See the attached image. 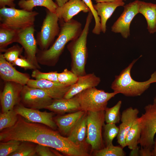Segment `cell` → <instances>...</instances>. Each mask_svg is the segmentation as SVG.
I'll use <instances>...</instances> for the list:
<instances>
[{
	"label": "cell",
	"instance_id": "1",
	"mask_svg": "<svg viewBox=\"0 0 156 156\" xmlns=\"http://www.w3.org/2000/svg\"><path fill=\"white\" fill-rule=\"evenodd\" d=\"M44 124L30 122L18 115L16 124L12 127L0 131V141L10 140L27 141L53 148L64 155L82 156L84 147L75 144L67 137Z\"/></svg>",
	"mask_w": 156,
	"mask_h": 156
},
{
	"label": "cell",
	"instance_id": "2",
	"mask_svg": "<svg viewBox=\"0 0 156 156\" xmlns=\"http://www.w3.org/2000/svg\"><path fill=\"white\" fill-rule=\"evenodd\" d=\"M60 21L62 22L60 31L55 41L46 50L38 49L36 56L39 64L49 66H55L66 44L78 37L82 30L81 24L77 20L72 19L67 22Z\"/></svg>",
	"mask_w": 156,
	"mask_h": 156
},
{
	"label": "cell",
	"instance_id": "3",
	"mask_svg": "<svg viewBox=\"0 0 156 156\" xmlns=\"http://www.w3.org/2000/svg\"><path fill=\"white\" fill-rule=\"evenodd\" d=\"M93 17L90 11L88 12L85 25L81 34L77 38L70 41L67 46L71 59V70L78 76L87 74L85 67L88 57L87 39Z\"/></svg>",
	"mask_w": 156,
	"mask_h": 156
},
{
	"label": "cell",
	"instance_id": "4",
	"mask_svg": "<svg viewBox=\"0 0 156 156\" xmlns=\"http://www.w3.org/2000/svg\"><path fill=\"white\" fill-rule=\"evenodd\" d=\"M138 59L133 60L119 75L115 76L111 86L114 92L127 96L134 97L141 95L150 87L151 83L149 80L144 82L137 81L131 76V68Z\"/></svg>",
	"mask_w": 156,
	"mask_h": 156
},
{
	"label": "cell",
	"instance_id": "5",
	"mask_svg": "<svg viewBox=\"0 0 156 156\" xmlns=\"http://www.w3.org/2000/svg\"><path fill=\"white\" fill-rule=\"evenodd\" d=\"M38 12L15 8L4 7L0 9V27L21 30L34 25Z\"/></svg>",
	"mask_w": 156,
	"mask_h": 156
},
{
	"label": "cell",
	"instance_id": "6",
	"mask_svg": "<svg viewBox=\"0 0 156 156\" xmlns=\"http://www.w3.org/2000/svg\"><path fill=\"white\" fill-rule=\"evenodd\" d=\"M118 94L107 92L95 87L87 89L75 96L80 105L81 110L87 112L105 111L108 101Z\"/></svg>",
	"mask_w": 156,
	"mask_h": 156
},
{
	"label": "cell",
	"instance_id": "7",
	"mask_svg": "<svg viewBox=\"0 0 156 156\" xmlns=\"http://www.w3.org/2000/svg\"><path fill=\"white\" fill-rule=\"evenodd\" d=\"M144 109V113L138 118L141 128L138 144L152 150L156 133V103L148 104Z\"/></svg>",
	"mask_w": 156,
	"mask_h": 156
},
{
	"label": "cell",
	"instance_id": "8",
	"mask_svg": "<svg viewBox=\"0 0 156 156\" xmlns=\"http://www.w3.org/2000/svg\"><path fill=\"white\" fill-rule=\"evenodd\" d=\"M105 111L87 112V133L85 141L94 151L105 147L102 134L105 121Z\"/></svg>",
	"mask_w": 156,
	"mask_h": 156
},
{
	"label": "cell",
	"instance_id": "9",
	"mask_svg": "<svg viewBox=\"0 0 156 156\" xmlns=\"http://www.w3.org/2000/svg\"><path fill=\"white\" fill-rule=\"evenodd\" d=\"M59 19L55 13L47 9L41 30L37 34L36 41L40 50L48 49L53 43L55 38L60 31Z\"/></svg>",
	"mask_w": 156,
	"mask_h": 156
},
{
	"label": "cell",
	"instance_id": "10",
	"mask_svg": "<svg viewBox=\"0 0 156 156\" xmlns=\"http://www.w3.org/2000/svg\"><path fill=\"white\" fill-rule=\"evenodd\" d=\"M53 100L42 90L26 85L21 92L20 103L26 107L39 109H45Z\"/></svg>",
	"mask_w": 156,
	"mask_h": 156
},
{
	"label": "cell",
	"instance_id": "11",
	"mask_svg": "<svg viewBox=\"0 0 156 156\" xmlns=\"http://www.w3.org/2000/svg\"><path fill=\"white\" fill-rule=\"evenodd\" d=\"M139 1L135 0L123 6V12L111 27L112 32L120 34L125 38L129 36L130 24L135 16L139 13Z\"/></svg>",
	"mask_w": 156,
	"mask_h": 156
},
{
	"label": "cell",
	"instance_id": "12",
	"mask_svg": "<svg viewBox=\"0 0 156 156\" xmlns=\"http://www.w3.org/2000/svg\"><path fill=\"white\" fill-rule=\"evenodd\" d=\"M35 31L34 25L20 30L16 42L20 44L24 49L25 57L39 69L41 67L36 56L38 49L34 36Z\"/></svg>",
	"mask_w": 156,
	"mask_h": 156
},
{
	"label": "cell",
	"instance_id": "13",
	"mask_svg": "<svg viewBox=\"0 0 156 156\" xmlns=\"http://www.w3.org/2000/svg\"><path fill=\"white\" fill-rule=\"evenodd\" d=\"M14 108L18 115L30 122L44 124L53 129L57 127L53 119V112H41L37 109L27 108L21 103Z\"/></svg>",
	"mask_w": 156,
	"mask_h": 156
},
{
	"label": "cell",
	"instance_id": "14",
	"mask_svg": "<svg viewBox=\"0 0 156 156\" xmlns=\"http://www.w3.org/2000/svg\"><path fill=\"white\" fill-rule=\"evenodd\" d=\"M23 86L14 82H5L3 90L0 94L1 113L14 109L20 103Z\"/></svg>",
	"mask_w": 156,
	"mask_h": 156
},
{
	"label": "cell",
	"instance_id": "15",
	"mask_svg": "<svg viewBox=\"0 0 156 156\" xmlns=\"http://www.w3.org/2000/svg\"><path fill=\"white\" fill-rule=\"evenodd\" d=\"M27 85L42 90L53 99L63 98L71 86L59 82L30 79L28 81Z\"/></svg>",
	"mask_w": 156,
	"mask_h": 156
},
{
	"label": "cell",
	"instance_id": "16",
	"mask_svg": "<svg viewBox=\"0 0 156 156\" xmlns=\"http://www.w3.org/2000/svg\"><path fill=\"white\" fill-rule=\"evenodd\" d=\"M0 75L5 82H14L23 86L27 85L30 79L29 74L17 70L11 63L6 60L2 53L0 55Z\"/></svg>",
	"mask_w": 156,
	"mask_h": 156
},
{
	"label": "cell",
	"instance_id": "17",
	"mask_svg": "<svg viewBox=\"0 0 156 156\" xmlns=\"http://www.w3.org/2000/svg\"><path fill=\"white\" fill-rule=\"evenodd\" d=\"M90 10L82 0H68L57 8L55 13L59 20L67 22L81 12H89Z\"/></svg>",
	"mask_w": 156,
	"mask_h": 156
},
{
	"label": "cell",
	"instance_id": "18",
	"mask_svg": "<svg viewBox=\"0 0 156 156\" xmlns=\"http://www.w3.org/2000/svg\"><path fill=\"white\" fill-rule=\"evenodd\" d=\"M139 113V111L137 108L132 107L126 109L122 112L120 118L121 123L119 127V131L117 140L118 143L123 148L126 146V136L138 118Z\"/></svg>",
	"mask_w": 156,
	"mask_h": 156
},
{
	"label": "cell",
	"instance_id": "19",
	"mask_svg": "<svg viewBox=\"0 0 156 156\" xmlns=\"http://www.w3.org/2000/svg\"><path fill=\"white\" fill-rule=\"evenodd\" d=\"M100 81V78L96 76L94 73L78 76L76 82L71 86L63 98L65 99L71 98L87 89L96 87Z\"/></svg>",
	"mask_w": 156,
	"mask_h": 156
},
{
	"label": "cell",
	"instance_id": "20",
	"mask_svg": "<svg viewBox=\"0 0 156 156\" xmlns=\"http://www.w3.org/2000/svg\"><path fill=\"white\" fill-rule=\"evenodd\" d=\"M125 3L123 0L113 2L97 3L93 5L98 15L100 17L101 32L105 33L106 31V23L116 8L123 6Z\"/></svg>",
	"mask_w": 156,
	"mask_h": 156
},
{
	"label": "cell",
	"instance_id": "21",
	"mask_svg": "<svg viewBox=\"0 0 156 156\" xmlns=\"http://www.w3.org/2000/svg\"><path fill=\"white\" fill-rule=\"evenodd\" d=\"M45 109L60 114L81 110L80 105L75 96L69 99H53L51 103Z\"/></svg>",
	"mask_w": 156,
	"mask_h": 156
},
{
	"label": "cell",
	"instance_id": "22",
	"mask_svg": "<svg viewBox=\"0 0 156 156\" xmlns=\"http://www.w3.org/2000/svg\"><path fill=\"white\" fill-rule=\"evenodd\" d=\"M86 112L80 110L56 118L55 121L61 133L64 135H68Z\"/></svg>",
	"mask_w": 156,
	"mask_h": 156
},
{
	"label": "cell",
	"instance_id": "23",
	"mask_svg": "<svg viewBox=\"0 0 156 156\" xmlns=\"http://www.w3.org/2000/svg\"><path fill=\"white\" fill-rule=\"evenodd\" d=\"M138 11L145 18L150 34L156 32V4L139 1Z\"/></svg>",
	"mask_w": 156,
	"mask_h": 156
},
{
	"label": "cell",
	"instance_id": "24",
	"mask_svg": "<svg viewBox=\"0 0 156 156\" xmlns=\"http://www.w3.org/2000/svg\"><path fill=\"white\" fill-rule=\"evenodd\" d=\"M86 116V112L73 127L67 137L77 145H85L87 133Z\"/></svg>",
	"mask_w": 156,
	"mask_h": 156
},
{
	"label": "cell",
	"instance_id": "25",
	"mask_svg": "<svg viewBox=\"0 0 156 156\" xmlns=\"http://www.w3.org/2000/svg\"><path fill=\"white\" fill-rule=\"evenodd\" d=\"M18 5L20 8L28 11H32L35 7L42 6L55 13L58 7L53 0H20Z\"/></svg>",
	"mask_w": 156,
	"mask_h": 156
},
{
	"label": "cell",
	"instance_id": "26",
	"mask_svg": "<svg viewBox=\"0 0 156 156\" xmlns=\"http://www.w3.org/2000/svg\"><path fill=\"white\" fill-rule=\"evenodd\" d=\"M141 133V128L138 117L126 136L125 143L129 148L131 150L138 146Z\"/></svg>",
	"mask_w": 156,
	"mask_h": 156
},
{
	"label": "cell",
	"instance_id": "27",
	"mask_svg": "<svg viewBox=\"0 0 156 156\" xmlns=\"http://www.w3.org/2000/svg\"><path fill=\"white\" fill-rule=\"evenodd\" d=\"M0 27V50L3 52L9 45L16 42L19 31Z\"/></svg>",
	"mask_w": 156,
	"mask_h": 156
},
{
	"label": "cell",
	"instance_id": "28",
	"mask_svg": "<svg viewBox=\"0 0 156 156\" xmlns=\"http://www.w3.org/2000/svg\"><path fill=\"white\" fill-rule=\"evenodd\" d=\"M34 143L27 141H21L17 149L9 156H36V146Z\"/></svg>",
	"mask_w": 156,
	"mask_h": 156
},
{
	"label": "cell",
	"instance_id": "29",
	"mask_svg": "<svg viewBox=\"0 0 156 156\" xmlns=\"http://www.w3.org/2000/svg\"><path fill=\"white\" fill-rule=\"evenodd\" d=\"M18 115L14 108L0 114V131L11 127L16 123Z\"/></svg>",
	"mask_w": 156,
	"mask_h": 156
},
{
	"label": "cell",
	"instance_id": "30",
	"mask_svg": "<svg viewBox=\"0 0 156 156\" xmlns=\"http://www.w3.org/2000/svg\"><path fill=\"white\" fill-rule=\"evenodd\" d=\"M122 101H119L114 106L107 107L105 110V120L107 123L116 124L119 122L121 117L120 109Z\"/></svg>",
	"mask_w": 156,
	"mask_h": 156
},
{
	"label": "cell",
	"instance_id": "31",
	"mask_svg": "<svg viewBox=\"0 0 156 156\" xmlns=\"http://www.w3.org/2000/svg\"><path fill=\"white\" fill-rule=\"evenodd\" d=\"M103 127L104 129L103 138L105 146L113 145V140L117 137L119 133V127L116 126V124L113 123L104 124Z\"/></svg>",
	"mask_w": 156,
	"mask_h": 156
},
{
	"label": "cell",
	"instance_id": "32",
	"mask_svg": "<svg viewBox=\"0 0 156 156\" xmlns=\"http://www.w3.org/2000/svg\"><path fill=\"white\" fill-rule=\"evenodd\" d=\"M94 155L96 156H124L126 153L120 146H114L112 145L94 151Z\"/></svg>",
	"mask_w": 156,
	"mask_h": 156
},
{
	"label": "cell",
	"instance_id": "33",
	"mask_svg": "<svg viewBox=\"0 0 156 156\" xmlns=\"http://www.w3.org/2000/svg\"><path fill=\"white\" fill-rule=\"evenodd\" d=\"M21 142L13 140L1 142L0 143V156H9L17 149Z\"/></svg>",
	"mask_w": 156,
	"mask_h": 156
},
{
	"label": "cell",
	"instance_id": "34",
	"mask_svg": "<svg viewBox=\"0 0 156 156\" xmlns=\"http://www.w3.org/2000/svg\"><path fill=\"white\" fill-rule=\"evenodd\" d=\"M58 81L68 86H72L77 81L78 76L72 71L65 68L61 73L57 75Z\"/></svg>",
	"mask_w": 156,
	"mask_h": 156
},
{
	"label": "cell",
	"instance_id": "35",
	"mask_svg": "<svg viewBox=\"0 0 156 156\" xmlns=\"http://www.w3.org/2000/svg\"><path fill=\"white\" fill-rule=\"evenodd\" d=\"M23 49L22 47L16 44L6 49L3 55L6 60L12 64L21 55Z\"/></svg>",
	"mask_w": 156,
	"mask_h": 156
},
{
	"label": "cell",
	"instance_id": "36",
	"mask_svg": "<svg viewBox=\"0 0 156 156\" xmlns=\"http://www.w3.org/2000/svg\"><path fill=\"white\" fill-rule=\"evenodd\" d=\"M58 73L57 71L48 73L40 71L38 69L34 70L31 76L36 79H43L54 82H59L58 80Z\"/></svg>",
	"mask_w": 156,
	"mask_h": 156
},
{
	"label": "cell",
	"instance_id": "37",
	"mask_svg": "<svg viewBox=\"0 0 156 156\" xmlns=\"http://www.w3.org/2000/svg\"><path fill=\"white\" fill-rule=\"evenodd\" d=\"M88 7L92 14L95 20V25L92 32L94 34L99 35L101 32L100 18L94 9L91 0H82Z\"/></svg>",
	"mask_w": 156,
	"mask_h": 156
},
{
	"label": "cell",
	"instance_id": "38",
	"mask_svg": "<svg viewBox=\"0 0 156 156\" xmlns=\"http://www.w3.org/2000/svg\"><path fill=\"white\" fill-rule=\"evenodd\" d=\"M13 65H16L24 68L25 69H38L36 67L25 57L21 55L12 64Z\"/></svg>",
	"mask_w": 156,
	"mask_h": 156
},
{
	"label": "cell",
	"instance_id": "39",
	"mask_svg": "<svg viewBox=\"0 0 156 156\" xmlns=\"http://www.w3.org/2000/svg\"><path fill=\"white\" fill-rule=\"evenodd\" d=\"M50 147L42 145L37 144L36 146V152L37 155L40 156H59L53 152Z\"/></svg>",
	"mask_w": 156,
	"mask_h": 156
},
{
	"label": "cell",
	"instance_id": "40",
	"mask_svg": "<svg viewBox=\"0 0 156 156\" xmlns=\"http://www.w3.org/2000/svg\"><path fill=\"white\" fill-rule=\"evenodd\" d=\"M15 0H0V8H3L8 6L10 8H15L16 4L14 1Z\"/></svg>",
	"mask_w": 156,
	"mask_h": 156
},
{
	"label": "cell",
	"instance_id": "41",
	"mask_svg": "<svg viewBox=\"0 0 156 156\" xmlns=\"http://www.w3.org/2000/svg\"><path fill=\"white\" fill-rule=\"evenodd\" d=\"M139 155L152 156V150L147 148L141 147L139 150Z\"/></svg>",
	"mask_w": 156,
	"mask_h": 156
},
{
	"label": "cell",
	"instance_id": "42",
	"mask_svg": "<svg viewBox=\"0 0 156 156\" xmlns=\"http://www.w3.org/2000/svg\"><path fill=\"white\" fill-rule=\"evenodd\" d=\"M129 154L130 156H138L139 155L140 147L138 146L133 149L131 150Z\"/></svg>",
	"mask_w": 156,
	"mask_h": 156
},
{
	"label": "cell",
	"instance_id": "43",
	"mask_svg": "<svg viewBox=\"0 0 156 156\" xmlns=\"http://www.w3.org/2000/svg\"><path fill=\"white\" fill-rule=\"evenodd\" d=\"M149 80L151 83L156 82V71L151 75Z\"/></svg>",
	"mask_w": 156,
	"mask_h": 156
},
{
	"label": "cell",
	"instance_id": "44",
	"mask_svg": "<svg viewBox=\"0 0 156 156\" xmlns=\"http://www.w3.org/2000/svg\"><path fill=\"white\" fill-rule=\"evenodd\" d=\"M68 0H55L56 3L58 7L62 6Z\"/></svg>",
	"mask_w": 156,
	"mask_h": 156
},
{
	"label": "cell",
	"instance_id": "45",
	"mask_svg": "<svg viewBox=\"0 0 156 156\" xmlns=\"http://www.w3.org/2000/svg\"><path fill=\"white\" fill-rule=\"evenodd\" d=\"M152 156H156V138L154 139L153 148L152 150Z\"/></svg>",
	"mask_w": 156,
	"mask_h": 156
},
{
	"label": "cell",
	"instance_id": "46",
	"mask_svg": "<svg viewBox=\"0 0 156 156\" xmlns=\"http://www.w3.org/2000/svg\"><path fill=\"white\" fill-rule=\"evenodd\" d=\"M97 3L113 2L123 0H94Z\"/></svg>",
	"mask_w": 156,
	"mask_h": 156
},
{
	"label": "cell",
	"instance_id": "47",
	"mask_svg": "<svg viewBox=\"0 0 156 156\" xmlns=\"http://www.w3.org/2000/svg\"><path fill=\"white\" fill-rule=\"evenodd\" d=\"M153 103H156V95L154 99Z\"/></svg>",
	"mask_w": 156,
	"mask_h": 156
},
{
	"label": "cell",
	"instance_id": "48",
	"mask_svg": "<svg viewBox=\"0 0 156 156\" xmlns=\"http://www.w3.org/2000/svg\"><path fill=\"white\" fill-rule=\"evenodd\" d=\"M123 1H126V0H123Z\"/></svg>",
	"mask_w": 156,
	"mask_h": 156
},
{
	"label": "cell",
	"instance_id": "49",
	"mask_svg": "<svg viewBox=\"0 0 156 156\" xmlns=\"http://www.w3.org/2000/svg\"><path fill=\"white\" fill-rule=\"evenodd\" d=\"M26 1H28V0H26Z\"/></svg>",
	"mask_w": 156,
	"mask_h": 156
}]
</instances>
